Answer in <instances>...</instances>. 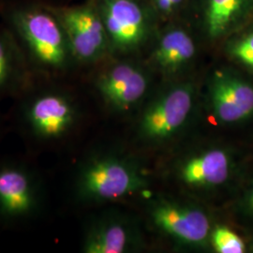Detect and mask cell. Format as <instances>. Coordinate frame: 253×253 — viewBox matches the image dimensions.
Listing matches in <instances>:
<instances>
[{
    "label": "cell",
    "mask_w": 253,
    "mask_h": 253,
    "mask_svg": "<svg viewBox=\"0 0 253 253\" xmlns=\"http://www.w3.org/2000/svg\"><path fill=\"white\" fill-rule=\"evenodd\" d=\"M144 179L135 168L112 156L96 158L79 174L77 191L82 199L105 202L120 199L144 186Z\"/></svg>",
    "instance_id": "obj_1"
},
{
    "label": "cell",
    "mask_w": 253,
    "mask_h": 253,
    "mask_svg": "<svg viewBox=\"0 0 253 253\" xmlns=\"http://www.w3.org/2000/svg\"><path fill=\"white\" fill-rule=\"evenodd\" d=\"M193 103L190 85L173 87L145 110L140 131L148 140L160 141L174 134L184 125Z\"/></svg>",
    "instance_id": "obj_2"
},
{
    "label": "cell",
    "mask_w": 253,
    "mask_h": 253,
    "mask_svg": "<svg viewBox=\"0 0 253 253\" xmlns=\"http://www.w3.org/2000/svg\"><path fill=\"white\" fill-rule=\"evenodd\" d=\"M151 216L160 230L185 244L203 246L211 235L209 218L199 208L163 202L154 207Z\"/></svg>",
    "instance_id": "obj_3"
},
{
    "label": "cell",
    "mask_w": 253,
    "mask_h": 253,
    "mask_svg": "<svg viewBox=\"0 0 253 253\" xmlns=\"http://www.w3.org/2000/svg\"><path fill=\"white\" fill-rule=\"evenodd\" d=\"M210 101L217 120L239 122L253 114V87L233 75L217 73L211 84Z\"/></svg>",
    "instance_id": "obj_4"
},
{
    "label": "cell",
    "mask_w": 253,
    "mask_h": 253,
    "mask_svg": "<svg viewBox=\"0 0 253 253\" xmlns=\"http://www.w3.org/2000/svg\"><path fill=\"white\" fill-rule=\"evenodd\" d=\"M74 116L71 102L57 94H45L37 98L27 112L33 131L43 139L64 135L73 125Z\"/></svg>",
    "instance_id": "obj_5"
},
{
    "label": "cell",
    "mask_w": 253,
    "mask_h": 253,
    "mask_svg": "<svg viewBox=\"0 0 253 253\" xmlns=\"http://www.w3.org/2000/svg\"><path fill=\"white\" fill-rule=\"evenodd\" d=\"M37 205L36 188L30 174L15 166L0 168V213L7 217H23Z\"/></svg>",
    "instance_id": "obj_6"
},
{
    "label": "cell",
    "mask_w": 253,
    "mask_h": 253,
    "mask_svg": "<svg viewBox=\"0 0 253 253\" xmlns=\"http://www.w3.org/2000/svg\"><path fill=\"white\" fill-rule=\"evenodd\" d=\"M24 32L37 57L50 66H60L65 60L63 36L54 19L44 13L27 15Z\"/></svg>",
    "instance_id": "obj_7"
},
{
    "label": "cell",
    "mask_w": 253,
    "mask_h": 253,
    "mask_svg": "<svg viewBox=\"0 0 253 253\" xmlns=\"http://www.w3.org/2000/svg\"><path fill=\"white\" fill-rule=\"evenodd\" d=\"M73 53L81 59H91L104 46V28L89 9H75L65 18Z\"/></svg>",
    "instance_id": "obj_8"
},
{
    "label": "cell",
    "mask_w": 253,
    "mask_h": 253,
    "mask_svg": "<svg viewBox=\"0 0 253 253\" xmlns=\"http://www.w3.org/2000/svg\"><path fill=\"white\" fill-rule=\"evenodd\" d=\"M105 23L109 34L121 47L135 45L145 34L144 14L131 0H110Z\"/></svg>",
    "instance_id": "obj_9"
},
{
    "label": "cell",
    "mask_w": 253,
    "mask_h": 253,
    "mask_svg": "<svg viewBox=\"0 0 253 253\" xmlns=\"http://www.w3.org/2000/svg\"><path fill=\"white\" fill-rule=\"evenodd\" d=\"M231 159L225 150L210 149L184 163L181 168V178L190 186H218L229 177Z\"/></svg>",
    "instance_id": "obj_10"
},
{
    "label": "cell",
    "mask_w": 253,
    "mask_h": 253,
    "mask_svg": "<svg viewBox=\"0 0 253 253\" xmlns=\"http://www.w3.org/2000/svg\"><path fill=\"white\" fill-rule=\"evenodd\" d=\"M133 243L130 229L121 219L105 217L91 226L84 237L83 252L86 253H123Z\"/></svg>",
    "instance_id": "obj_11"
},
{
    "label": "cell",
    "mask_w": 253,
    "mask_h": 253,
    "mask_svg": "<svg viewBox=\"0 0 253 253\" xmlns=\"http://www.w3.org/2000/svg\"><path fill=\"white\" fill-rule=\"evenodd\" d=\"M194 54L195 46L191 38L182 30H172L162 39L155 58L163 68L173 70L187 63Z\"/></svg>",
    "instance_id": "obj_12"
},
{
    "label": "cell",
    "mask_w": 253,
    "mask_h": 253,
    "mask_svg": "<svg viewBox=\"0 0 253 253\" xmlns=\"http://www.w3.org/2000/svg\"><path fill=\"white\" fill-rule=\"evenodd\" d=\"M246 0H208L207 26L213 38L225 33L235 22Z\"/></svg>",
    "instance_id": "obj_13"
},
{
    "label": "cell",
    "mask_w": 253,
    "mask_h": 253,
    "mask_svg": "<svg viewBox=\"0 0 253 253\" xmlns=\"http://www.w3.org/2000/svg\"><path fill=\"white\" fill-rule=\"evenodd\" d=\"M146 86L147 82L145 75L136 70L133 74L105 100L110 105L119 110L129 108L143 97Z\"/></svg>",
    "instance_id": "obj_14"
},
{
    "label": "cell",
    "mask_w": 253,
    "mask_h": 253,
    "mask_svg": "<svg viewBox=\"0 0 253 253\" xmlns=\"http://www.w3.org/2000/svg\"><path fill=\"white\" fill-rule=\"evenodd\" d=\"M211 242L219 253H243L246 246L243 240L229 228L217 226L211 233Z\"/></svg>",
    "instance_id": "obj_15"
},
{
    "label": "cell",
    "mask_w": 253,
    "mask_h": 253,
    "mask_svg": "<svg viewBox=\"0 0 253 253\" xmlns=\"http://www.w3.org/2000/svg\"><path fill=\"white\" fill-rule=\"evenodd\" d=\"M232 53L239 60L253 68V33L238 42L233 47Z\"/></svg>",
    "instance_id": "obj_16"
},
{
    "label": "cell",
    "mask_w": 253,
    "mask_h": 253,
    "mask_svg": "<svg viewBox=\"0 0 253 253\" xmlns=\"http://www.w3.org/2000/svg\"><path fill=\"white\" fill-rule=\"evenodd\" d=\"M240 206L244 214L247 216L253 217V185L245 194Z\"/></svg>",
    "instance_id": "obj_17"
},
{
    "label": "cell",
    "mask_w": 253,
    "mask_h": 253,
    "mask_svg": "<svg viewBox=\"0 0 253 253\" xmlns=\"http://www.w3.org/2000/svg\"><path fill=\"white\" fill-rule=\"evenodd\" d=\"M8 73V59L5 49L0 42V84L5 81Z\"/></svg>",
    "instance_id": "obj_18"
},
{
    "label": "cell",
    "mask_w": 253,
    "mask_h": 253,
    "mask_svg": "<svg viewBox=\"0 0 253 253\" xmlns=\"http://www.w3.org/2000/svg\"><path fill=\"white\" fill-rule=\"evenodd\" d=\"M172 2V4L174 5V7L175 6H177L178 4H180L181 2H182V0H171Z\"/></svg>",
    "instance_id": "obj_19"
},
{
    "label": "cell",
    "mask_w": 253,
    "mask_h": 253,
    "mask_svg": "<svg viewBox=\"0 0 253 253\" xmlns=\"http://www.w3.org/2000/svg\"><path fill=\"white\" fill-rule=\"evenodd\" d=\"M252 250H253V244H252Z\"/></svg>",
    "instance_id": "obj_20"
}]
</instances>
